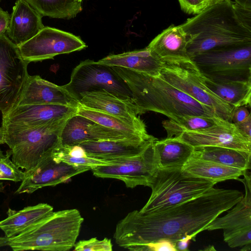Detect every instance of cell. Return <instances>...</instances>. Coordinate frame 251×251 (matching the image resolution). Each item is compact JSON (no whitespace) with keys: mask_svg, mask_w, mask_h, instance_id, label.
<instances>
[{"mask_svg":"<svg viewBox=\"0 0 251 251\" xmlns=\"http://www.w3.org/2000/svg\"><path fill=\"white\" fill-rule=\"evenodd\" d=\"M243 197L238 190L212 187L197 198L161 211L134 210L118 223L113 237L119 246L134 251H146L161 240L175 245L187 236L195 241L199 232Z\"/></svg>","mask_w":251,"mask_h":251,"instance_id":"obj_1","label":"cell"},{"mask_svg":"<svg viewBox=\"0 0 251 251\" xmlns=\"http://www.w3.org/2000/svg\"><path fill=\"white\" fill-rule=\"evenodd\" d=\"M180 26L190 58L216 48L251 44V9L233 0L208 5Z\"/></svg>","mask_w":251,"mask_h":251,"instance_id":"obj_2","label":"cell"},{"mask_svg":"<svg viewBox=\"0 0 251 251\" xmlns=\"http://www.w3.org/2000/svg\"><path fill=\"white\" fill-rule=\"evenodd\" d=\"M126 82L139 115L153 111L174 121L185 115L218 116L211 107L176 88L159 76L119 66H111Z\"/></svg>","mask_w":251,"mask_h":251,"instance_id":"obj_3","label":"cell"},{"mask_svg":"<svg viewBox=\"0 0 251 251\" xmlns=\"http://www.w3.org/2000/svg\"><path fill=\"white\" fill-rule=\"evenodd\" d=\"M84 219L76 209L52 212L20 234L8 238L14 251H67L74 247Z\"/></svg>","mask_w":251,"mask_h":251,"instance_id":"obj_4","label":"cell"},{"mask_svg":"<svg viewBox=\"0 0 251 251\" xmlns=\"http://www.w3.org/2000/svg\"><path fill=\"white\" fill-rule=\"evenodd\" d=\"M68 119L35 126H2L5 143L14 164L27 171L61 146V132Z\"/></svg>","mask_w":251,"mask_h":251,"instance_id":"obj_5","label":"cell"},{"mask_svg":"<svg viewBox=\"0 0 251 251\" xmlns=\"http://www.w3.org/2000/svg\"><path fill=\"white\" fill-rule=\"evenodd\" d=\"M181 169H157L150 187L151 194L139 210L149 213L163 210L201 195L215 184L206 179L184 175Z\"/></svg>","mask_w":251,"mask_h":251,"instance_id":"obj_6","label":"cell"},{"mask_svg":"<svg viewBox=\"0 0 251 251\" xmlns=\"http://www.w3.org/2000/svg\"><path fill=\"white\" fill-rule=\"evenodd\" d=\"M190 59L202 76L213 81H251V44L212 49Z\"/></svg>","mask_w":251,"mask_h":251,"instance_id":"obj_7","label":"cell"},{"mask_svg":"<svg viewBox=\"0 0 251 251\" xmlns=\"http://www.w3.org/2000/svg\"><path fill=\"white\" fill-rule=\"evenodd\" d=\"M159 76L198 101L213 108L220 118L231 122L235 107L220 99L206 86L202 76L191 59L164 63Z\"/></svg>","mask_w":251,"mask_h":251,"instance_id":"obj_8","label":"cell"},{"mask_svg":"<svg viewBox=\"0 0 251 251\" xmlns=\"http://www.w3.org/2000/svg\"><path fill=\"white\" fill-rule=\"evenodd\" d=\"M62 87L78 102L81 93L102 89L123 100L133 101L128 86L111 66L90 59L76 66L70 82Z\"/></svg>","mask_w":251,"mask_h":251,"instance_id":"obj_9","label":"cell"},{"mask_svg":"<svg viewBox=\"0 0 251 251\" xmlns=\"http://www.w3.org/2000/svg\"><path fill=\"white\" fill-rule=\"evenodd\" d=\"M28 63L5 33L0 34V111L2 117L18 104L28 76Z\"/></svg>","mask_w":251,"mask_h":251,"instance_id":"obj_10","label":"cell"},{"mask_svg":"<svg viewBox=\"0 0 251 251\" xmlns=\"http://www.w3.org/2000/svg\"><path fill=\"white\" fill-rule=\"evenodd\" d=\"M157 139L150 142L136 156L119 159L116 164L92 168L93 175L98 177L120 180L128 188H133L138 185L150 187L158 169L154 148V142Z\"/></svg>","mask_w":251,"mask_h":251,"instance_id":"obj_11","label":"cell"},{"mask_svg":"<svg viewBox=\"0 0 251 251\" xmlns=\"http://www.w3.org/2000/svg\"><path fill=\"white\" fill-rule=\"evenodd\" d=\"M86 47L79 37L49 26H44L32 38L18 46L22 57L28 64L52 59L57 55L80 50Z\"/></svg>","mask_w":251,"mask_h":251,"instance_id":"obj_12","label":"cell"},{"mask_svg":"<svg viewBox=\"0 0 251 251\" xmlns=\"http://www.w3.org/2000/svg\"><path fill=\"white\" fill-rule=\"evenodd\" d=\"M243 176L244 179H237L245 187V194L242 200L227 210V214L216 218L204 229H223L224 240L231 248L251 245V175L247 170Z\"/></svg>","mask_w":251,"mask_h":251,"instance_id":"obj_13","label":"cell"},{"mask_svg":"<svg viewBox=\"0 0 251 251\" xmlns=\"http://www.w3.org/2000/svg\"><path fill=\"white\" fill-rule=\"evenodd\" d=\"M91 169L67 163L53 153L42 159L34 168L24 171V179L15 193L31 194L44 187L54 186Z\"/></svg>","mask_w":251,"mask_h":251,"instance_id":"obj_14","label":"cell"},{"mask_svg":"<svg viewBox=\"0 0 251 251\" xmlns=\"http://www.w3.org/2000/svg\"><path fill=\"white\" fill-rule=\"evenodd\" d=\"M154 138L152 135L143 136L107 127L77 114L66 120L60 136L61 146H73L91 141Z\"/></svg>","mask_w":251,"mask_h":251,"instance_id":"obj_15","label":"cell"},{"mask_svg":"<svg viewBox=\"0 0 251 251\" xmlns=\"http://www.w3.org/2000/svg\"><path fill=\"white\" fill-rule=\"evenodd\" d=\"M177 138L193 147L217 146L251 152V140L226 120L209 127L184 132Z\"/></svg>","mask_w":251,"mask_h":251,"instance_id":"obj_16","label":"cell"},{"mask_svg":"<svg viewBox=\"0 0 251 251\" xmlns=\"http://www.w3.org/2000/svg\"><path fill=\"white\" fill-rule=\"evenodd\" d=\"M78 107L55 104L18 105L2 117V126H30L68 119Z\"/></svg>","mask_w":251,"mask_h":251,"instance_id":"obj_17","label":"cell"},{"mask_svg":"<svg viewBox=\"0 0 251 251\" xmlns=\"http://www.w3.org/2000/svg\"><path fill=\"white\" fill-rule=\"evenodd\" d=\"M79 106L103 112L141 127H146L132 101L120 99L102 89L85 92L80 95Z\"/></svg>","mask_w":251,"mask_h":251,"instance_id":"obj_18","label":"cell"},{"mask_svg":"<svg viewBox=\"0 0 251 251\" xmlns=\"http://www.w3.org/2000/svg\"><path fill=\"white\" fill-rule=\"evenodd\" d=\"M55 104L78 107L79 102L63 87L39 75H28L17 105Z\"/></svg>","mask_w":251,"mask_h":251,"instance_id":"obj_19","label":"cell"},{"mask_svg":"<svg viewBox=\"0 0 251 251\" xmlns=\"http://www.w3.org/2000/svg\"><path fill=\"white\" fill-rule=\"evenodd\" d=\"M186 33L179 25H172L163 30L146 47L164 63H177L190 60L187 52Z\"/></svg>","mask_w":251,"mask_h":251,"instance_id":"obj_20","label":"cell"},{"mask_svg":"<svg viewBox=\"0 0 251 251\" xmlns=\"http://www.w3.org/2000/svg\"><path fill=\"white\" fill-rule=\"evenodd\" d=\"M42 17L25 0H17L10 15L7 36L17 46L25 42L44 27Z\"/></svg>","mask_w":251,"mask_h":251,"instance_id":"obj_21","label":"cell"},{"mask_svg":"<svg viewBox=\"0 0 251 251\" xmlns=\"http://www.w3.org/2000/svg\"><path fill=\"white\" fill-rule=\"evenodd\" d=\"M157 139H124L86 141L79 144L87 156L107 160L123 159L141 153L151 141Z\"/></svg>","mask_w":251,"mask_h":251,"instance_id":"obj_22","label":"cell"},{"mask_svg":"<svg viewBox=\"0 0 251 251\" xmlns=\"http://www.w3.org/2000/svg\"><path fill=\"white\" fill-rule=\"evenodd\" d=\"M109 66H119L154 76H159L164 62L147 48L140 50L111 54L97 61Z\"/></svg>","mask_w":251,"mask_h":251,"instance_id":"obj_23","label":"cell"},{"mask_svg":"<svg viewBox=\"0 0 251 251\" xmlns=\"http://www.w3.org/2000/svg\"><path fill=\"white\" fill-rule=\"evenodd\" d=\"M157 168L161 170L181 169L191 158L194 147L177 137L154 142Z\"/></svg>","mask_w":251,"mask_h":251,"instance_id":"obj_24","label":"cell"},{"mask_svg":"<svg viewBox=\"0 0 251 251\" xmlns=\"http://www.w3.org/2000/svg\"><path fill=\"white\" fill-rule=\"evenodd\" d=\"M53 210L52 206L44 203L28 206L19 211L9 208L7 217L0 221V229L6 237H12L50 214Z\"/></svg>","mask_w":251,"mask_h":251,"instance_id":"obj_25","label":"cell"},{"mask_svg":"<svg viewBox=\"0 0 251 251\" xmlns=\"http://www.w3.org/2000/svg\"><path fill=\"white\" fill-rule=\"evenodd\" d=\"M191 157L243 170L251 169V152L217 147H194Z\"/></svg>","mask_w":251,"mask_h":251,"instance_id":"obj_26","label":"cell"},{"mask_svg":"<svg viewBox=\"0 0 251 251\" xmlns=\"http://www.w3.org/2000/svg\"><path fill=\"white\" fill-rule=\"evenodd\" d=\"M181 170L185 175L203 178L215 185L228 179H237L247 171L191 157Z\"/></svg>","mask_w":251,"mask_h":251,"instance_id":"obj_27","label":"cell"},{"mask_svg":"<svg viewBox=\"0 0 251 251\" xmlns=\"http://www.w3.org/2000/svg\"><path fill=\"white\" fill-rule=\"evenodd\" d=\"M202 77L206 86L228 104L235 107L251 106V81L218 83Z\"/></svg>","mask_w":251,"mask_h":251,"instance_id":"obj_28","label":"cell"},{"mask_svg":"<svg viewBox=\"0 0 251 251\" xmlns=\"http://www.w3.org/2000/svg\"><path fill=\"white\" fill-rule=\"evenodd\" d=\"M42 16L70 19L81 11V2L75 0H25Z\"/></svg>","mask_w":251,"mask_h":251,"instance_id":"obj_29","label":"cell"},{"mask_svg":"<svg viewBox=\"0 0 251 251\" xmlns=\"http://www.w3.org/2000/svg\"><path fill=\"white\" fill-rule=\"evenodd\" d=\"M223 120L218 116L207 117L199 115H185L177 120L163 121L162 126L167 134V138L177 137L183 132L201 129L216 125Z\"/></svg>","mask_w":251,"mask_h":251,"instance_id":"obj_30","label":"cell"},{"mask_svg":"<svg viewBox=\"0 0 251 251\" xmlns=\"http://www.w3.org/2000/svg\"><path fill=\"white\" fill-rule=\"evenodd\" d=\"M76 114L107 127L143 136H151L148 134L146 127L137 126L116 117L103 112L87 109L79 106Z\"/></svg>","mask_w":251,"mask_h":251,"instance_id":"obj_31","label":"cell"},{"mask_svg":"<svg viewBox=\"0 0 251 251\" xmlns=\"http://www.w3.org/2000/svg\"><path fill=\"white\" fill-rule=\"evenodd\" d=\"M19 168L10 159V155L8 152L4 157L0 159V180L22 181L25 173Z\"/></svg>","mask_w":251,"mask_h":251,"instance_id":"obj_32","label":"cell"},{"mask_svg":"<svg viewBox=\"0 0 251 251\" xmlns=\"http://www.w3.org/2000/svg\"><path fill=\"white\" fill-rule=\"evenodd\" d=\"M74 251H111L112 244L110 239L104 238L99 240L92 238L88 240H80L75 243Z\"/></svg>","mask_w":251,"mask_h":251,"instance_id":"obj_33","label":"cell"},{"mask_svg":"<svg viewBox=\"0 0 251 251\" xmlns=\"http://www.w3.org/2000/svg\"><path fill=\"white\" fill-rule=\"evenodd\" d=\"M181 10L189 14L196 15L208 5V0H178Z\"/></svg>","mask_w":251,"mask_h":251,"instance_id":"obj_34","label":"cell"},{"mask_svg":"<svg viewBox=\"0 0 251 251\" xmlns=\"http://www.w3.org/2000/svg\"><path fill=\"white\" fill-rule=\"evenodd\" d=\"M146 251H176V250L175 244L168 240H161L148 246Z\"/></svg>","mask_w":251,"mask_h":251,"instance_id":"obj_35","label":"cell"},{"mask_svg":"<svg viewBox=\"0 0 251 251\" xmlns=\"http://www.w3.org/2000/svg\"><path fill=\"white\" fill-rule=\"evenodd\" d=\"M251 113L245 106L235 107L232 114L231 122L233 124L241 123L249 117Z\"/></svg>","mask_w":251,"mask_h":251,"instance_id":"obj_36","label":"cell"},{"mask_svg":"<svg viewBox=\"0 0 251 251\" xmlns=\"http://www.w3.org/2000/svg\"><path fill=\"white\" fill-rule=\"evenodd\" d=\"M234 125L244 136L251 140V116L245 121L234 124Z\"/></svg>","mask_w":251,"mask_h":251,"instance_id":"obj_37","label":"cell"},{"mask_svg":"<svg viewBox=\"0 0 251 251\" xmlns=\"http://www.w3.org/2000/svg\"><path fill=\"white\" fill-rule=\"evenodd\" d=\"M10 20V14L0 8V34L5 33Z\"/></svg>","mask_w":251,"mask_h":251,"instance_id":"obj_38","label":"cell"},{"mask_svg":"<svg viewBox=\"0 0 251 251\" xmlns=\"http://www.w3.org/2000/svg\"><path fill=\"white\" fill-rule=\"evenodd\" d=\"M193 240L191 236H187L178 241L176 243V251H188L189 241Z\"/></svg>","mask_w":251,"mask_h":251,"instance_id":"obj_39","label":"cell"},{"mask_svg":"<svg viewBox=\"0 0 251 251\" xmlns=\"http://www.w3.org/2000/svg\"><path fill=\"white\" fill-rule=\"evenodd\" d=\"M242 6L251 9V0H233Z\"/></svg>","mask_w":251,"mask_h":251,"instance_id":"obj_40","label":"cell"},{"mask_svg":"<svg viewBox=\"0 0 251 251\" xmlns=\"http://www.w3.org/2000/svg\"><path fill=\"white\" fill-rule=\"evenodd\" d=\"M5 144V135L3 128L0 127V144Z\"/></svg>","mask_w":251,"mask_h":251,"instance_id":"obj_41","label":"cell"},{"mask_svg":"<svg viewBox=\"0 0 251 251\" xmlns=\"http://www.w3.org/2000/svg\"><path fill=\"white\" fill-rule=\"evenodd\" d=\"M8 238L4 237H0V247L8 245Z\"/></svg>","mask_w":251,"mask_h":251,"instance_id":"obj_42","label":"cell"},{"mask_svg":"<svg viewBox=\"0 0 251 251\" xmlns=\"http://www.w3.org/2000/svg\"><path fill=\"white\" fill-rule=\"evenodd\" d=\"M224 0H208V5L216 3Z\"/></svg>","mask_w":251,"mask_h":251,"instance_id":"obj_43","label":"cell"},{"mask_svg":"<svg viewBox=\"0 0 251 251\" xmlns=\"http://www.w3.org/2000/svg\"><path fill=\"white\" fill-rule=\"evenodd\" d=\"M4 186L3 185V182H0V193L4 192Z\"/></svg>","mask_w":251,"mask_h":251,"instance_id":"obj_44","label":"cell"},{"mask_svg":"<svg viewBox=\"0 0 251 251\" xmlns=\"http://www.w3.org/2000/svg\"><path fill=\"white\" fill-rule=\"evenodd\" d=\"M203 250L205 251H212V250H215L214 247L212 246H209L208 247H206V249H203Z\"/></svg>","mask_w":251,"mask_h":251,"instance_id":"obj_45","label":"cell"},{"mask_svg":"<svg viewBox=\"0 0 251 251\" xmlns=\"http://www.w3.org/2000/svg\"><path fill=\"white\" fill-rule=\"evenodd\" d=\"M5 155L3 154V151L0 149V159L4 157Z\"/></svg>","mask_w":251,"mask_h":251,"instance_id":"obj_46","label":"cell"},{"mask_svg":"<svg viewBox=\"0 0 251 251\" xmlns=\"http://www.w3.org/2000/svg\"><path fill=\"white\" fill-rule=\"evenodd\" d=\"M75 0L76 1H77V2H81V1H82V0Z\"/></svg>","mask_w":251,"mask_h":251,"instance_id":"obj_47","label":"cell"},{"mask_svg":"<svg viewBox=\"0 0 251 251\" xmlns=\"http://www.w3.org/2000/svg\"></svg>","mask_w":251,"mask_h":251,"instance_id":"obj_48","label":"cell"}]
</instances>
